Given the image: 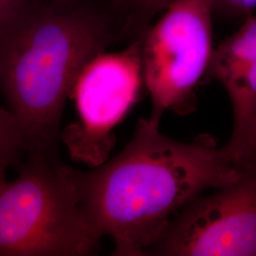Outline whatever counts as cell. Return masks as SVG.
<instances>
[{
    "instance_id": "obj_11",
    "label": "cell",
    "mask_w": 256,
    "mask_h": 256,
    "mask_svg": "<svg viewBox=\"0 0 256 256\" xmlns=\"http://www.w3.org/2000/svg\"><path fill=\"white\" fill-rule=\"evenodd\" d=\"M214 10L234 16H250L256 10V0H214Z\"/></svg>"
},
{
    "instance_id": "obj_5",
    "label": "cell",
    "mask_w": 256,
    "mask_h": 256,
    "mask_svg": "<svg viewBox=\"0 0 256 256\" xmlns=\"http://www.w3.org/2000/svg\"><path fill=\"white\" fill-rule=\"evenodd\" d=\"M144 84L140 37L84 64L70 93L76 119L60 137L74 160L93 168L108 160L114 131L138 101Z\"/></svg>"
},
{
    "instance_id": "obj_2",
    "label": "cell",
    "mask_w": 256,
    "mask_h": 256,
    "mask_svg": "<svg viewBox=\"0 0 256 256\" xmlns=\"http://www.w3.org/2000/svg\"><path fill=\"white\" fill-rule=\"evenodd\" d=\"M118 38L110 12L84 0H27L0 28V88L30 151L56 156L74 82Z\"/></svg>"
},
{
    "instance_id": "obj_3",
    "label": "cell",
    "mask_w": 256,
    "mask_h": 256,
    "mask_svg": "<svg viewBox=\"0 0 256 256\" xmlns=\"http://www.w3.org/2000/svg\"><path fill=\"white\" fill-rule=\"evenodd\" d=\"M102 238L88 218L75 168L30 151L16 180L0 188V256H84Z\"/></svg>"
},
{
    "instance_id": "obj_10",
    "label": "cell",
    "mask_w": 256,
    "mask_h": 256,
    "mask_svg": "<svg viewBox=\"0 0 256 256\" xmlns=\"http://www.w3.org/2000/svg\"><path fill=\"white\" fill-rule=\"evenodd\" d=\"M171 0H122L119 7L130 10V16L138 26H144L160 12H162Z\"/></svg>"
},
{
    "instance_id": "obj_8",
    "label": "cell",
    "mask_w": 256,
    "mask_h": 256,
    "mask_svg": "<svg viewBox=\"0 0 256 256\" xmlns=\"http://www.w3.org/2000/svg\"><path fill=\"white\" fill-rule=\"evenodd\" d=\"M256 63V16H248L236 32L214 48L207 76L218 79L238 66Z\"/></svg>"
},
{
    "instance_id": "obj_12",
    "label": "cell",
    "mask_w": 256,
    "mask_h": 256,
    "mask_svg": "<svg viewBox=\"0 0 256 256\" xmlns=\"http://www.w3.org/2000/svg\"><path fill=\"white\" fill-rule=\"evenodd\" d=\"M27 0H0V28L5 25Z\"/></svg>"
},
{
    "instance_id": "obj_13",
    "label": "cell",
    "mask_w": 256,
    "mask_h": 256,
    "mask_svg": "<svg viewBox=\"0 0 256 256\" xmlns=\"http://www.w3.org/2000/svg\"><path fill=\"white\" fill-rule=\"evenodd\" d=\"M84 1H92V2H97V3H99V2H98L99 0H84ZM111 2H112V4L114 5V7H119L122 0H111Z\"/></svg>"
},
{
    "instance_id": "obj_4",
    "label": "cell",
    "mask_w": 256,
    "mask_h": 256,
    "mask_svg": "<svg viewBox=\"0 0 256 256\" xmlns=\"http://www.w3.org/2000/svg\"><path fill=\"white\" fill-rule=\"evenodd\" d=\"M214 0H171L140 36L152 119L160 120L166 110L187 115L196 108V90L214 52Z\"/></svg>"
},
{
    "instance_id": "obj_1",
    "label": "cell",
    "mask_w": 256,
    "mask_h": 256,
    "mask_svg": "<svg viewBox=\"0 0 256 256\" xmlns=\"http://www.w3.org/2000/svg\"><path fill=\"white\" fill-rule=\"evenodd\" d=\"M160 124L138 120L118 155L90 171L75 169L84 210L97 234L113 241V256H147L189 203L238 176L212 136L183 142Z\"/></svg>"
},
{
    "instance_id": "obj_9",
    "label": "cell",
    "mask_w": 256,
    "mask_h": 256,
    "mask_svg": "<svg viewBox=\"0 0 256 256\" xmlns=\"http://www.w3.org/2000/svg\"><path fill=\"white\" fill-rule=\"evenodd\" d=\"M30 149V140L21 122L9 108H0V188L8 182L7 170L19 164Z\"/></svg>"
},
{
    "instance_id": "obj_7",
    "label": "cell",
    "mask_w": 256,
    "mask_h": 256,
    "mask_svg": "<svg viewBox=\"0 0 256 256\" xmlns=\"http://www.w3.org/2000/svg\"><path fill=\"white\" fill-rule=\"evenodd\" d=\"M228 92L234 112V128L222 146L236 164L256 149V63L238 66L218 79Z\"/></svg>"
},
{
    "instance_id": "obj_6",
    "label": "cell",
    "mask_w": 256,
    "mask_h": 256,
    "mask_svg": "<svg viewBox=\"0 0 256 256\" xmlns=\"http://www.w3.org/2000/svg\"><path fill=\"white\" fill-rule=\"evenodd\" d=\"M236 178L189 203L147 256H256V149Z\"/></svg>"
}]
</instances>
